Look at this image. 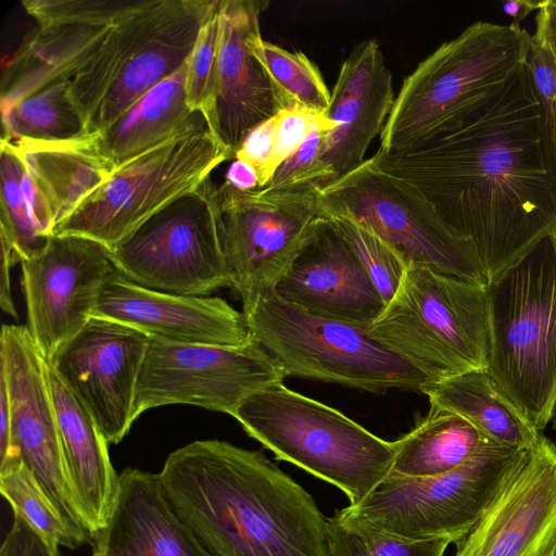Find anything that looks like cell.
<instances>
[{"label": "cell", "instance_id": "obj_1", "mask_svg": "<svg viewBox=\"0 0 556 556\" xmlns=\"http://www.w3.org/2000/svg\"><path fill=\"white\" fill-rule=\"evenodd\" d=\"M372 157L472 241L486 285L556 231V154L527 65L419 140Z\"/></svg>", "mask_w": 556, "mask_h": 556}, {"label": "cell", "instance_id": "obj_2", "mask_svg": "<svg viewBox=\"0 0 556 556\" xmlns=\"http://www.w3.org/2000/svg\"><path fill=\"white\" fill-rule=\"evenodd\" d=\"M159 475L176 514L214 556H328L315 500L258 451L198 440L172 452Z\"/></svg>", "mask_w": 556, "mask_h": 556}, {"label": "cell", "instance_id": "obj_3", "mask_svg": "<svg viewBox=\"0 0 556 556\" xmlns=\"http://www.w3.org/2000/svg\"><path fill=\"white\" fill-rule=\"evenodd\" d=\"M218 0H134L96 55L70 80L88 134L112 125L181 68Z\"/></svg>", "mask_w": 556, "mask_h": 556}, {"label": "cell", "instance_id": "obj_4", "mask_svg": "<svg viewBox=\"0 0 556 556\" xmlns=\"http://www.w3.org/2000/svg\"><path fill=\"white\" fill-rule=\"evenodd\" d=\"M233 418L276 459L337 486L351 506L363 502L391 472L394 441H386L340 410L290 390L283 381L247 397Z\"/></svg>", "mask_w": 556, "mask_h": 556}, {"label": "cell", "instance_id": "obj_5", "mask_svg": "<svg viewBox=\"0 0 556 556\" xmlns=\"http://www.w3.org/2000/svg\"><path fill=\"white\" fill-rule=\"evenodd\" d=\"M486 371L539 431L556 409V241L542 239L488 285Z\"/></svg>", "mask_w": 556, "mask_h": 556}, {"label": "cell", "instance_id": "obj_6", "mask_svg": "<svg viewBox=\"0 0 556 556\" xmlns=\"http://www.w3.org/2000/svg\"><path fill=\"white\" fill-rule=\"evenodd\" d=\"M366 332L431 381L486 370L489 287L409 265L395 294Z\"/></svg>", "mask_w": 556, "mask_h": 556}, {"label": "cell", "instance_id": "obj_7", "mask_svg": "<svg viewBox=\"0 0 556 556\" xmlns=\"http://www.w3.org/2000/svg\"><path fill=\"white\" fill-rule=\"evenodd\" d=\"M242 305L252 338L278 362L286 377L376 394L390 390L421 392L431 381L366 330L311 314L275 290L247 298Z\"/></svg>", "mask_w": 556, "mask_h": 556}, {"label": "cell", "instance_id": "obj_8", "mask_svg": "<svg viewBox=\"0 0 556 556\" xmlns=\"http://www.w3.org/2000/svg\"><path fill=\"white\" fill-rule=\"evenodd\" d=\"M522 27L476 22L405 77L380 134V152L406 147L507 83L527 62Z\"/></svg>", "mask_w": 556, "mask_h": 556}, {"label": "cell", "instance_id": "obj_9", "mask_svg": "<svg viewBox=\"0 0 556 556\" xmlns=\"http://www.w3.org/2000/svg\"><path fill=\"white\" fill-rule=\"evenodd\" d=\"M525 450L490 440L448 472L389 475L363 502L334 515L404 539L456 544L479 521Z\"/></svg>", "mask_w": 556, "mask_h": 556}, {"label": "cell", "instance_id": "obj_10", "mask_svg": "<svg viewBox=\"0 0 556 556\" xmlns=\"http://www.w3.org/2000/svg\"><path fill=\"white\" fill-rule=\"evenodd\" d=\"M230 159L208 127L181 134L115 167L53 233L88 238L112 251Z\"/></svg>", "mask_w": 556, "mask_h": 556}, {"label": "cell", "instance_id": "obj_11", "mask_svg": "<svg viewBox=\"0 0 556 556\" xmlns=\"http://www.w3.org/2000/svg\"><path fill=\"white\" fill-rule=\"evenodd\" d=\"M317 191L324 216L368 227L408 266L486 283L472 241L454 230L417 188L382 170L372 156Z\"/></svg>", "mask_w": 556, "mask_h": 556}, {"label": "cell", "instance_id": "obj_12", "mask_svg": "<svg viewBox=\"0 0 556 556\" xmlns=\"http://www.w3.org/2000/svg\"><path fill=\"white\" fill-rule=\"evenodd\" d=\"M211 178L157 212L110 251L115 269L149 289L208 295L229 287Z\"/></svg>", "mask_w": 556, "mask_h": 556}, {"label": "cell", "instance_id": "obj_13", "mask_svg": "<svg viewBox=\"0 0 556 556\" xmlns=\"http://www.w3.org/2000/svg\"><path fill=\"white\" fill-rule=\"evenodd\" d=\"M230 288L241 301L274 291L325 217L317 189L242 191L215 186Z\"/></svg>", "mask_w": 556, "mask_h": 556}, {"label": "cell", "instance_id": "obj_14", "mask_svg": "<svg viewBox=\"0 0 556 556\" xmlns=\"http://www.w3.org/2000/svg\"><path fill=\"white\" fill-rule=\"evenodd\" d=\"M285 378L278 362L254 339L237 346L173 344L150 339L132 418L135 421L146 410L177 404L233 417L247 397Z\"/></svg>", "mask_w": 556, "mask_h": 556}, {"label": "cell", "instance_id": "obj_15", "mask_svg": "<svg viewBox=\"0 0 556 556\" xmlns=\"http://www.w3.org/2000/svg\"><path fill=\"white\" fill-rule=\"evenodd\" d=\"M0 372L11 409V453L0 466L21 457L63 517L91 536L65 466L48 362L27 327L2 326Z\"/></svg>", "mask_w": 556, "mask_h": 556}, {"label": "cell", "instance_id": "obj_16", "mask_svg": "<svg viewBox=\"0 0 556 556\" xmlns=\"http://www.w3.org/2000/svg\"><path fill=\"white\" fill-rule=\"evenodd\" d=\"M134 0H23L36 26L3 62L0 108L60 79H70L98 52Z\"/></svg>", "mask_w": 556, "mask_h": 556}, {"label": "cell", "instance_id": "obj_17", "mask_svg": "<svg viewBox=\"0 0 556 556\" xmlns=\"http://www.w3.org/2000/svg\"><path fill=\"white\" fill-rule=\"evenodd\" d=\"M20 263L27 328L49 361L93 317L114 268L110 250L88 238L53 233L42 251Z\"/></svg>", "mask_w": 556, "mask_h": 556}, {"label": "cell", "instance_id": "obj_18", "mask_svg": "<svg viewBox=\"0 0 556 556\" xmlns=\"http://www.w3.org/2000/svg\"><path fill=\"white\" fill-rule=\"evenodd\" d=\"M150 338L102 317L86 326L47 361L89 410L108 444L130 430L139 375Z\"/></svg>", "mask_w": 556, "mask_h": 556}, {"label": "cell", "instance_id": "obj_19", "mask_svg": "<svg viewBox=\"0 0 556 556\" xmlns=\"http://www.w3.org/2000/svg\"><path fill=\"white\" fill-rule=\"evenodd\" d=\"M268 1L219 0V35L210 94L203 115L211 132L235 157L245 136L275 116L281 104L270 79L249 47Z\"/></svg>", "mask_w": 556, "mask_h": 556}, {"label": "cell", "instance_id": "obj_20", "mask_svg": "<svg viewBox=\"0 0 556 556\" xmlns=\"http://www.w3.org/2000/svg\"><path fill=\"white\" fill-rule=\"evenodd\" d=\"M173 344L237 346L251 341L242 312L218 296L153 290L113 268L93 312Z\"/></svg>", "mask_w": 556, "mask_h": 556}, {"label": "cell", "instance_id": "obj_21", "mask_svg": "<svg viewBox=\"0 0 556 556\" xmlns=\"http://www.w3.org/2000/svg\"><path fill=\"white\" fill-rule=\"evenodd\" d=\"M275 291L311 314L364 330L386 306L355 252L326 217L318 223Z\"/></svg>", "mask_w": 556, "mask_h": 556}, {"label": "cell", "instance_id": "obj_22", "mask_svg": "<svg viewBox=\"0 0 556 556\" xmlns=\"http://www.w3.org/2000/svg\"><path fill=\"white\" fill-rule=\"evenodd\" d=\"M556 521V445L526 448L455 556H523Z\"/></svg>", "mask_w": 556, "mask_h": 556}, {"label": "cell", "instance_id": "obj_23", "mask_svg": "<svg viewBox=\"0 0 556 556\" xmlns=\"http://www.w3.org/2000/svg\"><path fill=\"white\" fill-rule=\"evenodd\" d=\"M395 94L380 45L365 40L341 64L326 116L334 124L319 156L328 185L357 168L381 134ZM327 185V186H328Z\"/></svg>", "mask_w": 556, "mask_h": 556}, {"label": "cell", "instance_id": "obj_24", "mask_svg": "<svg viewBox=\"0 0 556 556\" xmlns=\"http://www.w3.org/2000/svg\"><path fill=\"white\" fill-rule=\"evenodd\" d=\"M92 556H214L170 505L159 473L125 468Z\"/></svg>", "mask_w": 556, "mask_h": 556}, {"label": "cell", "instance_id": "obj_25", "mask_svg": "<svg viewBox=\"0 0 556 556\" xmlns=\"http://www.w3.org/2000/svg\"><path fill=\"white\" fill-rule=\"evenodd\" d=\"M48 380L68 479L93 536L108 522L119 477L110 460L108 442L99 426L49 363Z\"/></svg>", "mask_w": 556, "mask_h": 556}, {"label": "cell", "instance_id": "obj_26", "mask_svg": "<svg viewBox=\"0 0 556 556\" xmlns=\"http://www.w3.org/2000/svg\"><path fill=\"white\" fill-rule=\"evenodd\" d=\"M98 138L99 134H85L65 140L10 142L40 192L54 228L115 169L102 153Z\"/></svg>", "mask_w": 556, "mask_h": 556}, {"label": "cell", "instance_id": "obj_27", "mask_svg": "<svg viewBox=\"0 0 556 556\" xmlns=\"http://www.w3.org/2000/svg\"><path fill=\"white\" fill-rule=\"evenodd\" d=\"M186 66L150 89L99 132V147L115 167L181 134L208 127L203 113L193 111L187 102Z\"/></svg>", "mask_w": 556, "mask_h": 556}, {"label": "cell", "instance_id": "obj_28", "mask_svg": "<svg viewBox=\"0 0 556 556\" xmlns=\"http://www.w3.org/2000/svg\"><path fill=\"white\" fill-rule=\"evenodd\" d=\"M431 405L455 413L489 439L518 450L541 437L486 370H470L430 381L421 390Z\"/></svg>", "mask_w": 556, "mask_h": 556}, {"label": "cell", "instance_id": "obj_29", "mask_svg": "<svg viewBox=\"0 0 556 556\" xmlns=\"http://www.w3.org/2000/svg\"><path fill=\"white\" fill-rule=\"evenodd\" d=\"M490 440L464 417L431 405L408 433L394 441L390 475L424 478L448 472Z\"/></svg>", "mask_w": 556, "mask_h": 556}, {"label": "cell", "instance_id": "obj_30", "mask_svg": "<svg viewBox=\"0 0 556 556\" xmlns=\"http://www.w3.org/2000/svg\"><path fill=\"white\" fill-rule=\"evenodd\" d=\"M0 151V238L11 245L17 263L45 249L54 223L13 146L1 140Z\"/></svg>", "mask_w": 556, "mask_h": 556}, {"label": "cell", "instance_id": "obj_31", "mask_svg": "<svg viewBox=\"0 0 556 556\" xmlns=\"http://www.w3.org/2000/svg\"><path fill=\"white\" fill-rule=\"evenodd\" d=\"M1 140H65L88 134L70 80L53 81L1 112Z\"/></svg>", "mask_w": 556, "mask_h": 556}, {"label": "cell", "instance_id": "obj_32", "mask_svg": "<svg viewBox=\"0 0 556 556\" xmlns=\"http://www.w3.org/2000/svg\"><path fill=\"white\" fill-rule=\"evenodd\" d=\"M249 47L266 71L282 109L326 114L331 92L318 67L303 52L265 40L260 28L249 36Z\"/></svg>", "mask_w": 556, "mask_h": 556}, {"label": "cell", "instance_id": "obj_33", "mask_svg": "<svg viewBox=\"0 0 556 556\" xmlns=\"http://www.w3.org/2000/svg\"><path fill=\"white\" fill-rule=\"evenodd\" d=\"M0 492L13 513L24 518L50 542L71 549L91 536L73 527L21 457L0 466Z\"/></svg>", "mask_w": 556, "mask_h": 556}, {"label": "cell", "instance_id": "obj_34", "mask_svg": "<svg viewBox=\"0 0 556 556\" xmlns=\"http://www.w3.org/2000/svg\"><path fill=\"white\" fill-rule=\"evenodd\" d=\"M328 556H444L446 540L415 541L332 515L327 518Z\"/></svg>", "mask_w": 556, "mask_h": 556}, {"label": "cell", "instance_id": "obj_35", "mask_svg": "<svg viewBox=\"0 0 556 556\" xmlns=\"http://www.w3.org/2000/svg\"><path fill=\"white\" fill-rule=\"evenodd\" d=\"M338 229L363 264L387 304L408 268L405 260L368 227L343 216H325Z\"/></svg>", "mask_w": 556, "mask_h": 556}, {"label": "cell", "instance_id": "obj_36", "mask_svg": "<svg viewBox=\"0 0 556 556\" xmlns=\"http://www.w3.org/2000/svg\"><path fill=\"white\" fill-rule=\"evenodd\" d=\"M334 124L326 116H319L298 150L283 161L264 187L268 190L321 189L328 185L319 156L325 141Z\"/></svg>", "mask_w": 556, "mask_h": 556}, {"label": "cell", "instance_id": "obj_37", "mask_svg": "<svg viewBox=\"0 0 556 556\" xmlns=\"http://www.w3.org/2000/svg\"><path fill=\"white\" fill-rule=\"evenodd\" d=\"M219 0L195 40L186 66V94L189 106L197 112L205 109L215 66L219 35Z\"/></svg>", "mask_w": 556, "mask_h": 556}, {"label": "cell", "instance_id": "obj_38", "mask_svg": "<svg viewBox=\"0 0 556 556\" xmlns=\"http://www.w3.org/2000/svg\"><path fill=\"white\" fill-rule=\"evenodd\" d=\"M276 129L277 114L254 127L235 153L233 159L245 162L255 170L261 188L268 184L275 172Z\"/></svg>", "mask_w": 556, "mask_h": 556}, {"label": "cell", "instance_id": "obj_39", "mask_svg": "<svg viewBox=\"0 0 556 556\" xmlns=\"http://www.w3.org/2000/svg\"><path fill=\"white\" fill-rule=\"evenodd\" d=\"M526 65L530 71L548 125L556 103V59L533 35L529 39Z\"/></svg>", "mask_w": 556, "mask_h": 556}, {"label": "cell", "instance_id": "obj_40", "mask_svg": "<svg viewBox=\"0 0 556 556\" xmlns=\"http://www.w3.org/2000/svg\"><path fill=\"white\" fill-rule=\"evenodd\" d=\"M319 116L300 109H282L277 113L275 170L298 150Z\"/></svg>", "mask_w": 556, "mask_h": 556}, {"label": "cell", "instance_id": "obj_41", "mask_svg": "<svg viewBox=\"0 0 556 556\" xmlns=\"http://www.w3.org/2000/svg\"><path fill=\"white\" fill-rule=\"evenodd\" d=\"M59 547L13 513V522L1 544L0 556H62Z\"/></svg>", "mask_w": 556, "mask_h": 556}, {"label": "cell", "instance_id": "obj_42", "mask_svg": "<svg viewBox=\"0 0 556 556\" xmlns=\"http://www.w3.org/2000/svg\"><path fill=\"white\" fill-rule=\"evenodd\" d=\"M533 36L543 42L556 59V0H543L535 16Z\"/></svg>", "mask_w": 556, "mask_h": 556}, {"label": "cell", "instance_id": "obj_43", "mask_svg": "<svg viewBox=\"0 0 556 556\" xmlns=\"http://www.w3.org/2000/svg\"><path fill=\"white\" fill-rule=\"evenodd\" d=\"M16 264L11 245L1 238V288L0 305L10 316L17 318V312L13 302L10 282V268Z\"/></svg>", "mask_w": 556, "mask_h": 556}, {"label": "cell", "instance_id": "obj_44", "mask_svg": "<svg viewBox=\"0 0 556 556\" xmlns=\"http://www.w3.org/2000/svg\"><path fill=\"white\" fill-rule=\"evenodd\" d=\"M11 453V409L5 378L0 372V464Z\"/></svg>", "mask_w": 556, "mask_h": 556}, {"label": "cell", "instance_id": "obj_45", "mask_svg": "<svg viewBox=\"0 0 556 556\" xmlns=\"http://www.w3.org/2000/svg\"><path fill=\"white\" fill-rule=\"evenodd\" d=\"M225 182L242 191H252L261 188L255 170L245 162L237 159L227 168Z\"/></svg>", "mask_w": 556, "mask_h": 556}, {"label": "cell", "instance_id": "obj_46", "mask_svg": "<svg viewBox=\"0 0 556 556\" xmlns=\"http://www.w3.org/2000/svg\"><path fill=\"white\" fill-rule=\"evenodd\" d=\"M542 1L539 0H513L504 2L502 10L511 17V25L520 28V23L533 11H539Z\"/></svg>", "mask_w": 556, "mask_h": 556}, {"label": "cell", "instance_id": "obj_47", "mask_svg": "<svg viewBox=\"0 0 556 556\" xmlns=\"http://www.w3.org/2000/svg\"><path fill=\"white\" fill-rule=\"evenodd\" d=\"M556 541V521L547 531L529 548L523 556H546Z\"/></svg>", "mask_w": 556, "mask_h": 556}, {"label": "cell", "instance_id": "obj_48", "mask_svg": "<svg viewBox=\"0 0 556 556\" xmlns=\"http://www.w3.org/2000/svg\"><path fill=\"white\" fill-rule=\"evenodd\" d=\"M548 130H549V136H551V140H552V143H553V147H554V151H555V154H556V103H555V108H554V112H553V115H552V118L548 123Z\"/></svg>", "mask_w": 556, "mask_h": 556}, {"label": "cell", "instance_id": "obj_49", "mask_svg": "<svg viewBox=\"0 0 556 556\" xmlns=\"http://www.w3.org/2000/svg\"><path fill=\"white\" fill-rule=\"evenodd\" d=\"M546 556H556V541L554 542L553 546L551 547Z\"/></svg>", "mask_w": 556, "mask_h": 556}, {"label": "cell", "instance_id": "obj_50", "mask_svg": "<svg viewBox=\"0 0 556 556\" xmlns=\"http://www.w3.org/2000/svg\"><path fill=\"white\" fill-rule=\"evenodd\" d=\"M553 235H554V238H555V241H556V231ZM552 422H553V428L556 429V409H555Z\"/></svg>", "mask_w": 556, "mask_h": 556}]
</instances>
